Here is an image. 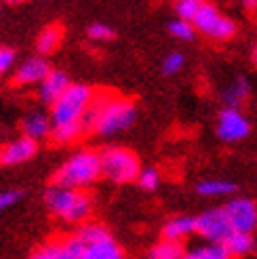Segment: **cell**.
Masks as SVG:
<instances>
[{"mask_svg": "<svg viewBox=\"0 0 257 259\" xmlns=\"http://www.w3.org/2000/svg\"><path fill=\"white\" fill-rule=\"evenodd\" d=\"M95 89L84 82H72L53 106L49 108L53 122V139L59 146H70L87 133V114L91 110Z\"/></svg>", "mask_w": 257, "mask_h": 259, "instance_id": "obj_1", "label": "cell"}, {"mask_svg": "<svg viewBox=\"0 0 257 259\" xmlns=\"http://www.w3.org/2000/svg\"><path fill=\"white\" fill-rule=\"evenodd\" d=\"M137 118V103L114 91H95L91 110L87 114V133L114 137L131 128Z\"/></svg>", "mask_w": 257, "mask_h": 259, "instance_id": "obj_2", "label": "cell"}, {"mask_svg": "<svg viewBox=\"0 0 257 259\" xmlns=\"http://www.w3.org/2000/svg\"><path fill=\"white\" fill-rule=\"evenodd\" d=\"M45 206L57 222L80 228L82 224L91 222L95 200L89 190H74L53 184L45 192Z\"/></svg>", "mask_w": 257, "mask_h": 259, "instance_id": "obj_3", "label": "cell"}, {"mask_svg": "<svg viewBox=\"0 0 257 259\" xmlns=\"http://www.w3.org/2000/svg\"><path fill=\"white\" fill-rule=\"evenodd\" d=\"M104 177L101 173V156L99 152L80 148L74 150L70 156L63 160L53 175V184L74 190H89Z\"/></svg>", "mask_w": 257, "mask_h": 259, "instance_id": "obj_4", "label": "cell"}, {"mask_svg": "<svg viewBox=\"0 0 257 259\" xmlns=\"http://www.w3.org/2000/svg\"><path fill=\"white\" fill-rule=\"evenodd\" d=\"M101 156V173L114 186H126L137 181L141 173V160L139 156L124 146H108L99 152Z\"/></svg>", "mask_w": 257, "mask_h": 259, "instance_id": "obj_5", "label": "cell"}, {"mask_svg": "<svg viewBox=\"0 0 257 259\" xmlns=\"http://www.w3.org/2000/svg\"><path fill=\"white\" fill-rule=\"evenodd\" d=\"M192 23L196 28V34H202L213 42H230L238 34V23L209 0L200 7Z\"/></svg>", "mask_w": 257, "mask_h": 259, "instance_id": "obj_6", "label": "cell"}, {"mask_svg": "<svg viewBox=\"0 0 257 259\" xmlns=\"http://www.w3.org/2000/svg\"><path fill=\"white\" fill-rule=\"evenodd\" d=\"M251 120L240 108H222L215 120V133L224 144H238L251 135Z\"/></svg>", "mask_w": 257, "mask_h": 259, "instance_id": "obj_7", "label": "cell"}, {"mask_svg": "<svg viewBox=\"0 0 257 259\" xmlns=\"http://www.w3.org/2000/svg\"><path fill=\"white\" fill-rule=\"evenodd\" d=\"M232 232L224 206H211L196 215V236L204 242H226Z\"/></svg>", "mask_w": 257, "mask_h": 259, "instance_id": "obj_8", "label": "cell"}, {"mask_svg": "<svg viewBox=\"0 0 257 259\" xmlns=\"http://www.w3.org/2000/svg\"><path fill=\"white\" fill-rule=\"evenodd\" d=\"M226 215L234 232L257 234V202L247 196H232L226 204Z\"/></svg>", "mask_w": 257, "mask_h": 259, "instance_id": "obj_9", "label": "cell"}, {"mask_svg": "<svg viewBox=\"0 0 257 259\" xmlns=\"http://www.w3.org/2000/svg\"><path fill=\"white\" fill-rule=\"evenodd\" d=\"M82 255H84V242L76 234H70L40 244L28 255V259H82Z\"/></svg>", "mask_w": 257, "mask_h": 259, "instance_id": "obj_10", "label": "cell"}, {"mask_svg": "<svg viewBox=\"0 0 257 259\" xmlns=\"http://www.w3.org/2000/svg\"><path fill=\"white\" fill-rule=\"evenodd\" d=\"M51 70L53 68H51V63L47 61V57L32 55L28 59H23L19 66H15V70H13V84L19 87V89L38 87Z\"/></svg>", "mask_w": 257, "mask_h": 259, "instance_id": "obj_11", "label": "cell"}, {"mask_svg": "<svg viewBox=\"0 0 257 259\" xmlns=\"http://www.w3.org/2000/svg\"><path fill=\"white\" fill-rule=\"evenodd\" d=\"M38 154V141L28 137H13L7 144L0 146V164L3 166H19L36 158Z\"/></svg>", "mask_w": 257, "mask_h": 259, "instance_id": "obj_12", "label": "cell"}, {"mask_svg": "<svg viewBox=\"0 0 257 259\" xmlns=\"http://www.w3.org/2000/svg\"><path fill=\"white\" fill-rule=\"evenodd\" d=\"M72 84V78L66 70H59V68H53L47 76L45 80L36 87V97L42 106H53V103L66 93Z\"/></svg>", "mask_w": 257, "mask_h": 259, "instance_id": "obj_13", "label": "cell"}, {"mask_svg": "<svg viewBox=\"0 0 257 259\" xmlns=\"http://www.w3.org/2000/svg\"><path fill=\"white\" fill-rule=\"evenodd\" d=\"M19 128H21L23 137L34 139V141H38V144L53 137V122H51L49 112H45V110H32V112H28L21 118Z\"/></svg>", "mask_w": 257, "mask_h": 259, "instance_id": "obj_14", "label": "cell"}, {"mask_svg": "<svg viewBox=\"0 0 257 259\" xmlns=\"http://www.w3.org/2000/svg\"><path fill=\"white\" fill-rule=\"evenodd\" d=\"M162 240H171L177 244H184L188 238L196 236V217L192 215H173L160 228Z\"/></svg>", "mask_w": 257, "mask_h": 259, "instance_id": "obj_15", "label": "cell"}, {"mask_svg": "<svg viewBox=\"0 0 257 259\" xmlns=\"http://www.w3.org/2000/svg\"><path fill=\"white\" fill-rule=\"evenodd\" d=\"M251 91H253V87H251V80L247 76H242V74L234 76V78L222 89L224 106L226 108H242L249 101Z\"/></svg>", "mask_w": 257, "mask_h": 259, "instance_id": "obj_16", "label": "cell"}, {"mask_svg": "<svg viewBox=\"0 0 257 259\" xmlns=\"http://www.w3.org/2000/svg\"><path fill=\"white\" fill-rule=\"evenodd\" d=\"M238 186L226 177H207L196 184V194L202 198H230L234 196Z\"/></svg>", "mask_w": 257, "mask_h": 259, "instance_id": "obj_17", "label": "cell"}, {"mask_svg": "<svg viewBox=\"0 0 257 259\" xmlns=\"http://www.w3.org/2000/svg\"><path fill=\"white\" fill-rule=\"evenodd\" d=\"M82 259H126V255H124V249L118 244V240L114 236H108L104 240L84 244Z\"/></svg>", "mask_w": 257, "mask_h": 259, "instance_id": "obj_18", "label": "cell"}, {"mask_svg": "<svg viewBox=\"0 0 257 259\" xmlns=\"http://www.w3.org/2000/svg\"><path fill=\"white\" fill-rule=\"evenodd\" d=\"M226 249L232 259H249L257 251V234H245V232H232L226 242Z\"/></svg>", "mask_w": 257, "mask_h": 259, "instance_id": "obj_19", "label": "cell"}, {"mask_svg": "<svg viewBox=\"0 0 257 259\" xmlns=\"http://www.w3.org/2000/svg\"><path fill=\"white\" fill-rule=\"evenodd\" d=\"M61 40H63V28L57 23H51L47 28H42L40 34L36 36V53L42 55V57L55 53L61 45Z\"/></svg>", "mask_w": 257, "mask_h": 259, "instance_id": "obj_20", "label": "cell"}, {"mask_svg": "<svg viewBox=\"0 0 257 259\" xmlns=\"http://www.w3.org/2000/svg\"><path fill=\"white\" fill-rule=\"evenodd\" d=\"M188 253H190L192 259H232L224 242H204V240H200L196 247H192Z\"/></svg>", "mask_w": 257, "mask_h": 259, "instance_id": "obj_21", "label": "cell"}, {"mask_svg": "<svg viewBox=\"0 0 257 259\" xmlns=\"http://www.w3.org/2000/svg\"><path fill=\"white\" fill-rule=\"evenodd\" d=\"M186 255V249L182 244L171 242V240H158L156 244H152L148 251V259H179Z\"/></svg>", "mask_w": 257, "mask_h": 259, "instance_id": "obj_22", "label": "cell"}, {"mask_svg": "<svg viewBox=\"0 0 257 259\" xmlns=\"http://www.w3.org/2000/svg\"><path fill=\"white\" fill-rule=\"evenodd\" d=\"M76 236H78L84 244H91V242H97V240H104V238H108L112 234L101 222H93L91 219V222L82 224L78 230H76Z\"/></svg>", "mask_w": 257, "mask_h": 259, "instance_id": "obj_23", "label": "cell"}, {"mask_svg": "<svg viewBox=\"0 0 257 259\" xmlns=\"http://www.w3.org/2000/svg\"><path fill=\"white\" fill-rule=\"evenodd\" d=\"M169 34L179 42H192L196 36V28L192 21H186V19H179L175 17L171 23H169Z\"/></svg>", "mask_w": 257, "mask_h": 259, "instance_id": "obj_24", "label": "cell"}, {"mask_svg": "<svg viewBox=\"0 0 257 259\" xmlns=\"http://www.w3.org/2000/svg\"><path fill=\"white\" fill-rule=\"evenodd\" d=\"M162 184V175H160V169H156V166H144L137 177V186L144 190V192H154L158 190Z\"/></svg>", "mask_w": 257, "mask_h": 259, "instance_id": "obj_25", "label": "cell"}, {"mask_svg": "<svg viewBox=\"0 0 257 259\" xmlns=\"http://www.w3.org/2000/svg\"><path fill=\"white\" fill-rule=\"evenodd\" d=\"M204 3H207V0H173L175 17L186 19V21H192Z\"/></svg>", "mask_w": 257, "mask_h": 259, "instance_id": "obj_26", "label": "cell"}, {"mask_svg": "<svg viewBox=\"0 0 257 259\" xmlns=\"http://www.w3.org/2000/svg\"><path fill=\"white\" fill-rule=\"evenodd\" d=\"M87 36H89V40H93V42H110V40H114L116 32H114L112 25H108L104 21H95L87 28Z\"/></svg>", "mask_w": 257, "mask_h": 259, "instance_id": "obj_27", "label": "cell"}, {"mask_svg": "<svg viewBox=\"0 0 257 259\" xmlns=\"http://www.w3.org/2000/svg\"><path fill=\"white\" fill-rule=\"evenodd\" d=\"M186 68V55L182 51H171L162 59V74L164 76H177Z\"/></svg>", "mask_w": 257, "mask_h": 259, "instance_id": "obj_28", "label": "cell"}, {"mask_svg": "<svg viewBox=\"0 0 257 259\" xmlns=\"http://www.w3.org/2000/svg\"><path fill=\"white\" fill-rule=\"evenodd\" d=\"M15 61H17L15 49H11L7 45H0V78L15 70Z\"/></svg>", "mask_w": 257, "mask_h": 259, "instance_id": "obj_29", "label": "cell"}, {"mask_svg": "<svg viewBox=\"0 0 257 259\" xmlns=\"http://www.w3.org/2000/svg\"><path fill=\"white\" fill-rule=\"evenodd\" d=\"M23 198L19 190H0V213H7Z\"/></svg>", "mask_w": 257, "mask_h": 259, "instance_id": "obj_30", "label": "cell"}, {"mask_svg": "<svg viewBox=\"0 0 257 259\" xmlns=\"http://www.w3.org/2000/svg\"><path fill=\"white\" fill-rule=\"evenodd\" d=\"M240 3H242V7L249 9V11H255L257 9V0H240Z\"/></svg>", "mask_w": 257, "mask_h": 259, "instance_id": "obj_31", "label": "cell"}, {"mask_svg": "<svg viewBox=\"0 0 257 259\" xmlns=\"http://www.w3.org/2000/svg\"><path fill=\"white\" fill-rule=\"evenodd\" d=\"M21 3H25V0H3V5H11V7L21 5Z\"/></svg>", "mask_w": 257, "mask_h": 259, "instance_id": "obj_32", "label": "cell"}, {"mask_svg": "<svg viewBox=\"0 0 257 259\" xmlns=\"http://www.w3.org/2000/svg\"><path fill=\"white\" fill-rule=\"evenodd\" d=\"M251 59H253L255 68H257V45H255V47H253V51H251Z\"/></svg>", "mask_w": 257, "mask_h": 259, "instance_id": "obj_33", "label": "cell"}, {"mask_svg": "<svg viewBox=\"0 0 257 259\" xmlns=\"http://www.w3.org/2000/svg\"><path fill=\"white\" fill-rule=\"evenodd\" d=\"M179 259H192V257H190V253L186 251V255H184V257H179Z\"/></svg>", "mask_w": 257, "mask_h": 259, "instance_id": "obj_34", "label": "cell"}, {"mask_svg": "<svg viewBox=\"0 0 257 259\" xmlns=\"http://www.w3.org/2000/svg\"><path fill=\"white\" fill-rule=\"evenodd\" d=\"M0 17H3V0H0Z\"/></svg>", "mask_w": 257, "mask_h": 259, "instance_id": "obj_35", "label": "cell"}, {"mask_svg": "<svg viewBox=\"0 0 257 259\" xmlns=\"http://www.w3.org/2000/svg\"><path fill=\"white\" fill-rule=\"evenodd\" d=\"M251 259H257V251H255V253H253V257H251Z\"/></svg>", "mask_w": 257, "mask_h": 259, "instance_id": "obj_36", "label": "cell"}]
</instances>
